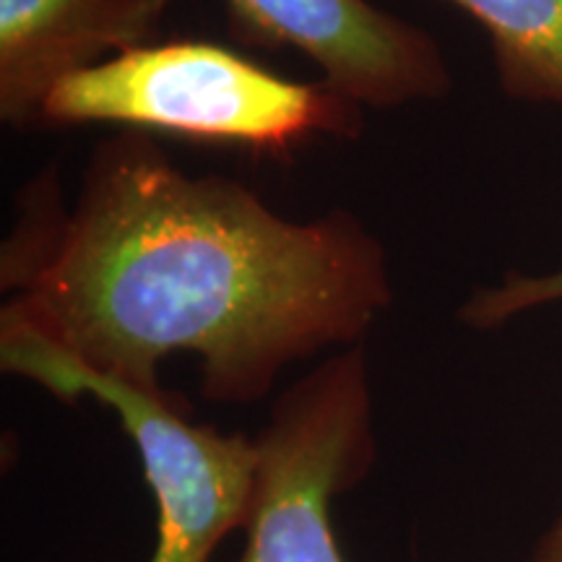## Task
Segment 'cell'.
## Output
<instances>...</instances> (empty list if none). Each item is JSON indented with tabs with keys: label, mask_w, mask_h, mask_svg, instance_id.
Segmentation results:
<instances>
[{
	"label": "cell",
	"mask_w": 562,
	"mask_h": 562,
	"mask_svg": "<svg viewBox=\"0 0 562 562\" xmlns=\"http://www.w3.org/2000/svg\"><path fill=\"white\" fill-rule=\"evenodd\" d=\"M172 0H0V117L42 123L50 91L70 76L149 45Z\"/></svg>",
	"instance_id": "cell-6"
},
{
	"label": "cell",
	"mask_w": 562,
	"mask_h": 562,
	"mask_svg": "<svg viewBox=\"0 0 562 562\" xmlns=\"http://www.w3.org/2000/svg\"><path fill=\"white\" fill-rule=\"evenodd\" d=\"M0 284L3 372L68 364L165 393L161 364L191 355L214 404L261 402L292 364L364 344L393 302L389 250L355 211L290 220L136 131L94 146L74 206L55 167L24 188Z\"/></svg>",
	"instance_id": "cell-1"
},
{
	"label": "cell",
	"mask_w": 562,
	"mask_h": 562,
	"mask_svg": "<svg viewBox=\"0 0 562 562\" xmlns=\"http://www.w3.org/2000/svg\"><path fill=\"white\" fill-rule=\"evenodd\" d=\"M256 451L248 539L237 562H347L331 505L378 461L364 344L334 351L281 391Z\"/></svg>",
	"instance_id": "cell-3"
},
{
	"label": "cell",
	"mask_w": 562,
	"mask_h": 562,
	"mask_svg": "<svg viewBox=\"0 0 562 562\" xmlns=\"http://www.w3.org/2000/svg\"><path fill=\"white\" fill-rule=\"evenodd\" d=\"M526 562H562V510L552 518V524L539 533Z\"/></svg>",
	"instance_id": "cell-9"
},
{
	"label": "cell",
	"mask_w": 562,
	"mask_h": 562,
	"mask_svg": "<svg viewBox=\"0 0 562 562\" xmlns=\"http://www.w3.org/2000/svg\"><path fill=\"white\" fill-rule=\"evenodd\" d=\"M562 302V263L547 273L508 271L501 281L480 286L472 297L459 307L463 326L476 331H492L510 323L518 315L539 311Z\"/></svg>",
	"instance_id": "cell-8"
},
{
	"label": "cell",
	"mask_w": 562,
	"mask_h": 562,
	"mask_svg": "<svg viewBox=\"0 0 562 562\" xmlns=\"http://www.w3.org/2000/svg\"><path fill=\"white\" fill-rule=\"evenodd\" d=\"M235 32L263 47H292L321 81L360 108L435 102L453 87L430 32L370 0H224Z\"/></svg>",
	"instance_id": "cell-5"
},
{
	"label": "cell",
	"mask_w": 562,
	"mask_h": 562,
	"mask_svg": "<svg viewBox=\"0 0 562 562\" xmlns=\"http://www.w3.org/2000/svg\"><path fill=\"white\" fill-rule=\"evenodd\" d=\"M362 110L321 79H286L216 42L172 40L58 83L40 125H115L279 157L313 138H357Z\"/></svg>",
	"instance_id": "cell-2"
},
{
	"label": "cell",
	"mask_w": 562,
	"mask_h": 562,
	"mask_svg": "<svg viewBox=\"0 0 562 562\" xmlns=\"http://www.w3.org/2000/svg\"><path fill=\"white\" fill-rule=\"evenodd\" d=\"M63 402L94 398L117 414L136 446L157 503V544L146 562H211L232 531L248 526L256 492V438L191 419V406L68 364L26 372Z\"/></svg>",
	"instance_id": "cell-4"
},
{
	"label": "cell",
	"mask_w": 562,
	"mask_h": 562,
	"mask_svg": "<svg viewBox=\"0 0 562 562\" xmlns=\"http://www.w3.org/2000/svg\"><path fill=\"white\" fill-rule=\"evenodd\" d=\"M487 34L510 100L562 108V0H442Z\"/></svg>",
	"instance_id": "cell-7"
}]
</instances>
